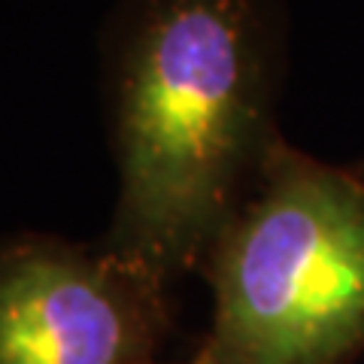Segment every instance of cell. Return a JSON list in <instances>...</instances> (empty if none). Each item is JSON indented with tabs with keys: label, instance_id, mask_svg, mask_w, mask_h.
<instances>
[{
	"label": "cell",
	"instance_id": "obj_1",
	"mask_svg": "<svg viewBox=\"0 0 364 364\" xmlns=\"http://www.w3.org/2000/svg\"><path fill=\"white\" fill-rule=\"evenodd\" d=\"M273 0H119L104 95L119 198L104 246L170 286L203 267L273 131Z\"/></svg>",
	"mask_w": 364,
	"mask_h": 364
},
{
	"label": "cell",
	"instance_id": "obj_2",
	"mask_svg": "<svg viewBox=\"0 0 364 364\" xmlns=\"http://www.w3.org/2000/svg\"><path fill=\"white\" fill-rule=\"evenodd\" d=\"M207 364H352L364 352V179L273 140L210 246Z\"/></svg>",
	"mask_w": 364,
	"mask_h": 364
},
{
	"label": "cell",
	"instance_id": "obj_3",
	"mask_svg": "<svg viewBox=\"0 0 364 364\" xmlns=\"http://www.w3.org/2000/svg\"><path fill=\"white\" fill-rule=\"evenodd\" d=\"M164 328L167 286L104 243H0V364H152Z\"/></svg>",
	"mask_w": 364,
	"mask_h": 364
},
{
	"label": "cell",
	"instance_id": "obj_4",
	"mask_svg": "<svg viewBox=\"0 0 364 364\" xmlns=\"http://www.w3.org/2000/svg\"><path fill=\"white\" fill-rule=\"evenodd\" d=\"M152 364H158V361H152ZM186 364H207V361H200V358H195V361H186Z\"/></svg>",
	"mask_w": 364,
	"mask_h": 364
}]
</instances>
